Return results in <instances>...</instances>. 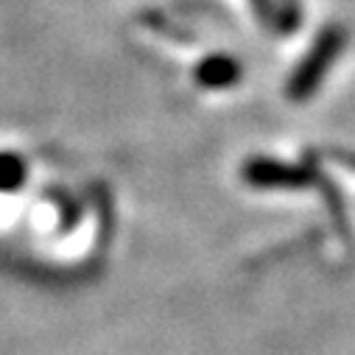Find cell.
Instances as JSON below:
<instances>
[{"mask_svg":"<svg viewBox=\"0 0 355 355\" xmlns=\"http://www.w3.org/2000/svg\"><path fill=\"white\" fill-rule=\"evenodd\" d=\"M338 45H341V40H338V34H333V31L319 40V45L313 48L308 64H302V70L297 73V78H294V84H291V96H294V98H302V96H308V93L313 90L316 81H319L322 73H324V67H327L330 59L336 56Z\"/></svg>","mask_w":355,"mask_h":355,"instance_id":"obj_1","label":"cell"},{"mask_svg":"<svg viewBox=\"0 0 355 355\" xmlns=\"http://www.w3.org/2000/svg\"><path fill=\"white\" fill-rule=\"evenodd\" d=\"M23 182V162L17 157L0 154V191L17 188Z\"/></svg>","mask_w":355,"mask_h":355,"instance_id":"obj_2","label":"cell"}]
</instances>
